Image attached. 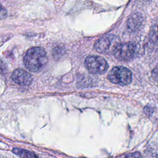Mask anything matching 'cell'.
<instances>
[{"mask_svg":"<svg viewBox=\"0 0 158 158\" xmlns=\"http://www.w3.org/2000/svg\"><path fill=\"white\" fill-rule=\"evenodd\" d=\"M86 69L93 74H104L109 68L107 61L98 56H89L85 60Z\"/></svg>","mask_w":158,"mask_h":158,"instance_id":"3","label":"cell"},{"mask_svg":"<svg viewBox=\"0 0 158 158\" xmlns=\"http://www.w3.org/2000/svg\"><path fill=\"white\" fill-rule=\"evenodd\" d=\"M12 152L13 153H14L15 154L17 155L18 156L20 157H36L37 156L32 152H30L28 150L26 149H23L21 148H13L12 149Z\"/></svg>","mask_w":158,"mask_h":158,"instance_id":"8","label":"cell"},{"mask_svg":"<svg viewBox=\"0 0 158 158\" xmlns=\"http://www.w3.org/2000/svg\"><path fill=\"white\" fill-rule=\"evenodd\" d=\"M149 41L154 46H158V22L154 23L151 28Z\"/></svg>","mask_w":158,"mask_h":158,"instance_id":"7","label":"cell"},{"mask_svg":"<svg viewBox=\"0 0 158 158\" xmlns=\"http://www.w3.org/2000/svg\"><path fill=\"white\" fill-rule=\"evenodd\" d=\"M6 15H7V10L0 3V19H2L6 17Z\"/></svg>","mask_w":158,"mask_h":158,"instance_id":"13","label":"cell"},{"mask_svg":"<svg viewBox=\"0 0 158 158\" xmlns=\"http://www.w3.org/2000/svg\"><path fill=\"white\" fill-rule=\"evenodd\" d=\"M120 43L119 38L113 35H107L99 38L94 44V49L100 53H113Z\"/></svg>","mask_w":158,"mask_h":158,"instance_id":"4","label":"cell"},{"mask_svg":"<svg viewBox=\"0 0 158 158\" xmlns=\"http://www.w3.org/2000/svg\"><path fill=\"white\" fill-rule=\"evenodd\" d=\"M153 111H154L153 108L149 105L146 106L144 109V112L145 114L147 115L148 116H150L152 114Z\"/></svg>","mask_w":158,"mask_h":158,"instance_id":"11","label":"cell"},{"mask_svg":"<svg viewBox=\"0 0 158 158\" xmlns=\"http://www.w3.org/2000/svg\"><path fill=\"white\" fill-rule=\"evenodd\" d=\"M11 78L14 81L21 85H29L32 81L31 75L22 69L14 70L11 74Z\"/></svg>","mask_w":158,"mask_h":158,"instance_id":"6","label":"cell"},{"mask_svg":"<svg viewBox=\"0 0 158 158\" xmlns=\"http://www.w3.org/2000/svg\"><path fill=\"white\" fill-rule=\"evenodd\" d=\"M7 72V68L4 62L0 59V74H5Z\"/></svg>","mask_w":158,"mask_h":158,"instance_id":"10","label":"cell"},{"mask_svg":"<svg viewBox=\"0 0 158 158\" xmlns=\"http://www.w3.org/2000/svg\"><path fill=\"white\" fill-rule=\"evenodd\" d=\"M48 61L46 51L42 47H33L28 49L23 57V63L26 68L33 72L43 69Z\"/></svg>","mask_w":158,"mask_h":158,"instance_id":"1","label":"cell"},{"mask_svg":"<svg viewBox=\"0 0 158 158\" xmlns=\"http://www.w3.org/2000/svg\"><path fill=\"white\" fill-rule=\"evenodd\" d=\"M107 78L113 83L127 85L131 83L132 75L128 69L123 66H116L109 72Z\"/></svg>","mask_w":158,"mask_h":158,"instance_id":"2","label":"cell"},{"mask_svg":"<svg viewBox=\"0 0 158 158\" xmlns=\"http://www.w3.org/2000/svg\"><path fill=\"white\" fill-rule=\"evenodd\" d=\"M63 53L64 50L59 47L55 48L52 51V56L55 59H58L59 57H60L63 54Z\"/></svg>","mask_w":158,"mask_h":158,"instance_id":"9","label":"cell"},{"mask_svg":"<svg viewBox=\"0 0 158 158\" xmlns=\"http://www.w3.org/2000/svg\"><path fill=\"white\" fill-rule=\"evenodd\" d=\"M136 52V46L131 42L119 43L113 51L115 57L121 60H129L133 59Z\"/></svg>","mask_w":158,"mask_h":158,"instance_id":"5","label":"cell"},{"mask_svg":"<svg viewBox=\"0 0 158 158\" xmlns=\"http://www.w3.org/2000/svg\"><path fill=\"white\" fill-rule=\"evenodd\" d=\"M146 1H151V0H146Z\"/></svg>","mask_w":158,"mask_h":158,"instance_id":"14","label":"cell"},{"mask_svg":"<svg viewBox=\"0 0 158 158\" xmlns=\"http://www.w3.org/2000/svg\"><path fill=\"white\" fill-rule=\"evenodd\" d=\"M151 76L154 81L158 82V67L153 69V70L152 71Z\"/></svg>","mask_w":158,"mask_h":158,"instance_id":"12","label":"cell"}]
</instances>
